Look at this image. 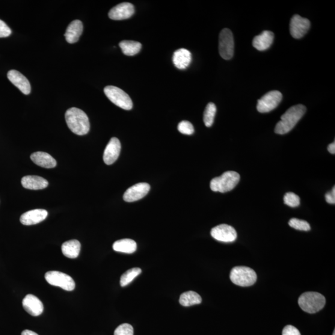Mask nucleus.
<instances>
[{
	"label": "nucleus",
	"mask_w": 335,
	"mask_h": 335,
	"mask_svg": "<svg viewBox=\"0 0 335 335\" xmlns=\"http://www.w3.org/2000/svg\"><path fill=\"white\" fill-rule=\"evenodd\" d=\"M306 112V108L302 105L290 107L281 117L275 127L274 131L278 134L283 135L291 130Z\"/></svg>",
	"instance_id": "obj_1"
},
{
	"label": "nucleus",
	"mask_w": 335,
	"mask_h": 335,
	"mask_svg": "<svg viewBox=\"0 0 335 335\" xmlns=\"http://www.w3.org/2000/svg\"><path fill=\"white\" fill-rule=\"evenodd\" d=\"M65 120L71 131L76 135H86L90 130L88 115L81 109L76 108L68 109L65 113Z\"/></svg>",
	"instance_id": "obj_2"
},
{
	"label": "nucleus",
	"mask_w": 335,
	"mask_h": 335,
	"mask_svg": "<svg viewBox=\"0 0 335 335\" xmlns=\"http://www.w3.org/2000/svg\"><path fill=\"white\" fill-rule=\"evenodd\" d=\"M240 174L237 172H225L221 176L215 177L211 180L210 187L214 192H224L232 191L240 182Z\"/></svg>",
	"instance_id": "obj_3"
},
{
	"label": "nucleus",
	"mask_w": 335,
	"mask_h": 335,
	"mask_svg": "<svg viewBox=\"0 0 335 335\" xmlns=\"http://www.w3.org/2000/svg\"><path fill=\"white\" fill-rule=\"evenodd\" d=\"M299 306L305 312L315 313L324 307L326 300L324 295L316 292H307L300 296L298 300Z\"/></svg>",
	"instance_id": "obj_4"
},
{
	"label": "nucleus",
	"mask_w": 335,
	"mask_h": 335,
	"mask_svg": "<svg viewBox=\"0 0 335 335\" xmlns=\"http://www.w3.org/2000/svg\"><path fill=\"white\" fill-rule=\"evenodd\" d=\"M230 280L233 284L242 287L253 285L257 280L255 271L248 267L236 266L231 271Z\"/></svg>",
	"instance_id": "obj_5"
},
{
	"label": "nucleus",
	"mask_w": 335,
	"mask_h": 335,
	"mask_svg": "<svg viewBox=\"0 0 335 335\" xmlns=\"http://www.w3.org/2000/svg\"><path fill=\"white\" fill-rule=\"evenodd\" d=\"M104 92L112 103L125 110H130L133 103L131 98L125 91L114 86H108L104 89Z\"/></svg>",
	"instance_id": "obj_6"
},
{
	"label": "nucleus",
	"mask_w": 335,
	"mask_h": 335,
	"mask_svg": "<svg viewBox=\"0 0 335 335\" xmlns=\"http://www.w3.org/2000/svg\"><path fill=\"white\" fill-rule=\"evenodd\" d=\"M45 279L50 285L61 287L67 291H72L75 288V281L72 278L64 272L49 271L46 272Z\"/></svg>",
	"instance_id": "obj_7"
},
{
	"label": "nucleus",
	"mask_w": 335,
	"mask_h": 335,
	"mask_svg": "<svg viewBox=\"0 0 335 335\" xmlns=\"http://www.w3.org/2000/svg\"><path fill=\"white\" fill-rule=\"evenodd\" d=\"M219 53L225 60H230L233 56L234 40L232 31L225 28L219 34Z\"/></svg>",
	"instance_id": "obj_8"
},
{
	"label": "nucleus",
	"mask_w": 335,
	"mask_h": 335,
	"mask_svg": "<svg viewBox=\"0 0 335 335\" xmlns=\"http://www.w3.org/2000/svg\"><path fill=\"white\" fill-rule=\"evenodd\" d=\"M282 99L283 95L280 91H269L258 101L257 110L261 113L270 112L280 105Z\"/></svg>",
	"instance_id": "obj_9"
},
{
	"label": "nucleus",
	"mask_w": 335,
	"mask_h": 335,
	"mask_svg": "<svg viewBox=\"0 0 335 335\" xmlns=\"http://www.w3.org/2000/svg\"><path fill=\"white\" fill-rule=\"evenodd\" d=\"M210 234L213 239L225 243L233 242L237 238L235 229L227 224H221L213 227Z\"/></svg>",
	"instance_id": "obj_10"
},
{
	"label": "nucleus",
	"mask_w": 335,
	"mask_h": 335,
	"mask_svg": "<svg viewBox=\"0 0 335 335\" xmlns=\"http://www.w3.org/2000/svg\"><path fill=\"white\" fill-rule=\"evenodd\" d=\"M310 27V22L309 19L304 18L298 14H295L290 20V34L293 38H301L303 37L309 30Z\"/></svg>",
	"instance_id": "obj_11"
},
{
	"label": "nucleus",
	"mask_w": 335,
	"mask_h": 335,
	"mask_svg": "<svg viewBox=\"0 0 335 335\" xmlns=\"http://www.w3.org/2000/svg\"><path fill=\"white\" fill-rule=\"evenodd\" d=\"M150 189L149 184L140 183L129 188L124 194V200L126 202H135L141 200L148 194Z\"/></svg>",
	"instance_id": "obj_12"
},
{
	"label": "nucleus",
	"mask_w": 335,
	"mask_h": 335,
	"mask_svg": "<svg viewBox=\"0 0 335 335\" xmlns=\"http://www.w3.org/2000/svg\"><path fill=\"white\" fill-rule=\"evenodd\" d=\"M134 12V7L132 4L124 2L112 8L109 11L108 16L112 20H124L132 17Z\"/></svg>",
	"instance_id": "obj_13"
},
{
	"label": "nucleus",
	"mask_w": 335,
	"mask_h": 335,
	"mask_svg": "<svg viewBox=\"0 0 335 335\" xmlns=\"http://www.w3.org/2000/svg\"><path fill=\"white\" fill-rule=\"evenodd\" d=\"M121 145L120 140L115 137L111 139L103 154V160L106 165L113 164L120 155Z\"/></svg>",
	"instance_id": "obj_14"
},
{
	"label": "nucleus",
	"mask_w": 335,
	"mask_h": 335,
	"mask_svg": "<svg viewBox=\"0 0 335 335\" xmlns=\"http://www.w3.org/2000/svg\"><path fill=\"white\" fill-rule=\"evenodd\" d=\"M22 304L24 309L32 316H40L43 312V302L36 296L32 294L27 295L24 298Z\"/></svg>",
	"instance_id": "obj_15"
},
{
	"label": "nucleus",
	"mask_w": 335,
	"mask_h": 335,
	"mask_svg": "<svg viewBox=\"0 0 335 335\" xmlns=\"http://www.w3.org/2000/svg\"><path fill=\"white\" fill-rule=\"evenodd\" d=\"M8 78L16 87L22 92L23 94L30 93L31 88L30 83L23 74L18 71L12 70L8 73Z\"/></svg>",
	"instance_id": "obj_16"
},
{
	"label": "nucleus",
	"mask_w": 335,
	"mask_h": 335,
	"mask_svg": "<svg viewBox=\"0 0 335 335\" xmlns=\"http://www.w3.org/2000/svg\"><path fill=\"white\" fill-rule=\"evenodd\" d=\"M48 215L45 209H34L24 213L21 216L20 222L25 225H35L44 221Z\"/></svg>",
	"instance_id": "obj_17"
},
{
	"label": "nucleus",
	"mask_w": 335,
	"mask_h": 335,
	"mask_svg": "<svg viewBox=\"0 0 335 335\" xmlns=\"http://www.w3.org/2000/svg\"><path fill=\"white\" fill-rule=\"evenodd\" d=\"M84 30L81 21L75 20L71 23L65 33V40L70 44L75 43L79 40Z\"/></svg>",
	"instance_id": "obj_18"
},
{
	"label": "nucleus",
	"mask_w": 335,
	"mask_h": 335,
	"mask_svg": "<svg viewBox=\"0 0 335 335\" xmlns=\"http://www.w3.org/2000/svg\"><path fill=\"white\" fill-rule=\"evenodd\" d=\"M273 32L265 31L262 34L257 35L253 40V46L260 51H264L269 48L273 43Z\"/></svg>",
	"instance_id": "obj_19"
},
{
	"label": "nucleus",
	"mask_w": 335,
	"mask_h": 335,
	"mask_svg": "<svg viewBox=\"0 0 335 335\" xmlns=\"http://www.w3.org/2000/svg\"><path fill=\"white\" fill-rule=\"evenodd\" d=\"M24 188L31 190H40L47 188L49 183L43 177L38 176H26L22 180Z\"/></svg>",
	"instance_id": "obj_20"
},
{
	"label": "nucleus",
	"mask_w": 335,
	"mask_h": 335,
	"mask_svg": "<svg viewBox=\"0 0 335 335\" xmlns=\"http://www.w3.org/2000/svg\"><path fill=\"white\" fill-rule=\"evenodd\" d=\"M192 55L190 52L186 49H180L174 52L173 62L179 69H186L191 64Z\"/></svg>",
	"instance_id": "obj_21"
},
{
	"label": "nucleus",
	"mask_w": 335,
	"mask_h": 335,
	"mask_svg": "<svg viewBox=\"0 0 335 335\" xmlns=\"http://www.w3.org/2000/svg\"><path fill=\"white\" fill-rule=\"evenodd\" d=\"M31 159L35 164L43 168H52L57 165L56 160L49 153L46 152H37L32 153Z\"/></svg>",
	"instance_id": "obj_22"
},
{
	"label": "nucleus",
	"mask_w": 335,
	"mask_h": 335,
	"mask_svg": "<svg viewBox=\"0 0 335 335\" xmlns=\"http://www.w3.org/2000/svg\"><path fill=\"white\" fill-rule=\"evenodd\" d=\"M80 250H81V244L76 240L65 242L62 245V253L69 259H76L78 257Z\"/></svg>",
	"instance_id": "obj_23"
},
{
	"label": "nucleus",
	"mask_w": 335,
	"mask_h": 335,
	"mask_svg": "<svg viewBox=\"0 0 335 335\" xmlns=\"http://www.w3.org/2000/svg\"><path fill=\"white\" fill-rule=\"evenodd\" d=\"M115 251L124 253H133L137 250V244L131 239H122L115 242L112 246Z\"/></svg>",
	"instance_id": "obj_24"
},
{
	"label": "nucleus",
	"mask_w": 335,
	"mask_h": 335,
	"mask_svg": "<svg viewBox=\"0 0 335 335\" xmlns=\"http://www.w3.org/2000/svg\"><path fill=\"white\" fill-rule=\"evenodd\" d=\"M180 303L184 307H189L192 305L200 304L202 302V298L197 292L188 291L184 292L180 298Z\"/></svg>",
	"instance_id": "obj_25"
},
{
	"label": "nucleus",
	"mask_w": 335,
	"mask_h": 335,
	"mask_svg": "<svg viewBox=\"0 0 335 335\" xmlns=\"http://www.w3.org/2000/svg\"><path fill=\"white\" fill-rule=\"evenodd\" d=\"M120 47L124 54L127 56H133L137 54L142 49L140 43L133 41H123L120 43Z\"/></svg>",
	"instance_id": "obj_26"
},
{
	"label": "nucleus",
	"mask_w": 335,
	"mask_h": 335,
	"mask_svg": "<svg viewBox=\"0 0 335 335\" xmlns=\"http://www.w3.org/2000/svg\"><path fill=\"white\" fill-rule=\"evenodd\" d=\"M216 112H217V108L215 104L209 103L204 112V123L206 127H210L212 126Z\"/></svg>",
	"instance_id": "obj_27"
},
{
	"label": "nucleus",
	"mask_w": 335,
	"mask_h": 335,
	"mask_svg": "<svg viewBox=\"0 0 335 335\" xmlns=\"http://www.w3.org/2000/svg\"><path fill=\"white\" fill-rule=\"evenodd\" d=\"M141 269L133 268L127 271L121 278L120 284L122 287L126 286L141 273Z\"/></svg>",
	"instance_id": "obj_28"
},
{
	"label": "nucleus",
	"mask_w": 335,
	"mask_h": 335,
	"mask_svg": "<svg viewBox=\"0 0 335 335\" xmlns=\"http://www.w3.org/2000/svg\"><path fill=\"white\" fill-rule=\"evenodd\" d=\"M290 227L296 230L302 231H309L310 225L307 221L300 220V219L292 218L289 222Z\"/></svg>",
	"instance_id": "obj_29"
},
{
	"label": "nucleus",
	"mask_w": 335,
	"mask_h": 335,
	"mask_svg": "<svg viewBox=\"0 0 335 335\" xmlns=\"http://www.w3.org/2000/svg\"><path fill=\"white\" fill-rule=\"evenodd\" d=\"M284 202L286 205L291 207H296L300 205V198L297 194L293 193V192H287L284 195Z\"/></svg>",
	"instance_id": "obj_30"
},
{
	"label": "nucleus",
	"mask_w": 335,
	"mask_h": 335,
	"mask_svg": "<svg viewBox=\"0 0 335 335\" xmlns=\"http://www.w3.org/2000/svg\"><path fill=\"white\" fill-rule=\"evenodd\" d=\"M179 131L185 135H192L194 132V129L192 124L189 121H182L178 126Z\"/></svg>",
	"instance_id": "obj_31"
},
{
	"label": "nucleus",
	"mask_w": 335,
	"mask_h": 335,
	"mask_svg": "<svg viewBox=\"0 0 335 335\" xmlns=\"http://www.w3.org/2000/svg\"><path fill=\"white\" fill-rule=\"evenodd\" d=\"M114 335H133L132 326L128 324H123L119 326L114 331Z\"/></svg>",
	"instance_id": "obj_32"
},
{
	"label": "nucleus",
	"mask_w": 335,
	"mask_h": 335,
	"mask_svg": "<svg viewBox=\"0 0 335 335\" xmlns=\"http://www.w3.org/2000/svg\"><path fill=\"white\" fill-rule=\"evenodd\" d=\"M11 30L4 22L0 19V38L10 36Z\"/></svg>",
	"instance_id": "obj_33"
},
{
	"label": "nucleus",
	"mask_w": 335,
	"mask_h": 335,
	"mask_svg": "<svg viewBox=\"0 0 335 335\" xmlns=\"http://www.w3.org/2000/svg\"><path fill=\"white\" fill-rule=\"evenodd\" d=\"M283 335H301L298 328L292 325H287L284 328Z\"/></svg>",
	"instance_id": "obj_34"
},
{
	"label": "nucleus",
	"mask_w": 335,
	"mask_h": 335,
	"mask_svg": "<svg viewBox=\"0 0 335 335\" xmlns=\"http://www.w3.org/2000/svg\"><path fill=\"white\" fill-rule=\"evenodd\" d=\"M325 200L327 203L331 204H335V188L333 187V189L330 192H327L325 194Z\"/></svg>",
	"instance_id": "obj_35"
},
{
	"label": "nucleus",
	"mask_w": 335,
	"mask_h": 335,
	"mask_svg": "<svg viewBox=\"0 0 335 335\" xmlns=\"http://www.w3.org/2000/svg\"><path fill=\"white\" fill-rule=\"evenodd\" d=\"M328 152H330L331 154H334L335 153V143L334 142H333V143L330 144V145H328Z\"/></svg>",
	"instance_id": "obj_36"
},
{
	"label": "nucleus",
	"mask_w": 335,
	"mask_h": 335,
	"mask_svg": "<svg viewBox=\"0 0 335 335\" xmlns=\"http://www.w3.org/2000/svg\"><path fill=\"white\" fill-rule=\"evenodd\" d=\"M22 335H38L37 333H35V332L29 330H24L22 332Z\"/></svg>",
	"instance_id": "obj_37"
},
{
	"label": "nucleus",
	"mask_w": 335,
	"mask_h": 335,
	"mask_svg": "<svg viewBox=\"0 0 335 335\" xmlns=\"http://www.w3.org/2000/svg\"><path fill=\"white\" fill-rule=\"evenodd\" d=\"M333 335H335V331H334Z\"/></svg>",
	"instance_id": "obj_38"
}]
</instances>
